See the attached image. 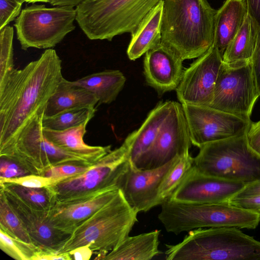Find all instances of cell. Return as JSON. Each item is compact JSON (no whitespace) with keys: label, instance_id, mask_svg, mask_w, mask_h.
Masks as SVG:
<instances>
[{"label":"cell","instance_id":"ab89813d","mask_svg":"<svg viewBox=\"0 0 260 260\" xmlns=\"http://www.w3.org/2000/svg\"><path fill=\"white\" fill-rule=\"evenodd\" d=\"M246 137L251 148L260 155V120L251 122Z\"/></svg>","mask_w":260,"mask_h":260},{"label":"cell","instance_id":"30bf717a","mask_svg":"<svg viewBox=\"0 0 260 260\" xmlns=\"http://www.w3.org/2000/svg\"><path fill=\"white\" fill-rule=\"evenodd\" d=\"M44 115L36 117L27 124L12 145L0 150V156L13 160L29 174L40 175L59 164L92 165L87 159L60 148L45 137L42 125Z\"/></svg>","mask_w":260,"mask_h":260},{"label":"cell","instance_id":"d4e9b609","mask_svg":"<svg viewBox=\"0 0 260 260\" xmlns=\"http://www.w3.org/2000/svg\"><path fill=\"white\" fill-rule=\"evenodd\" d=\"M160 231L127 237L115 249L106 254L105 260H149L159 255Z\"/></svg>","mask_w":260,"mask_h":260},{"label":"cell","instance_id":"e0dca14e","mask_svg":"<svg viewBox=\"0 0 260 260\" xmlns=\"http://www.w3.org/2000/svg\"><path fill=\"white\" fill-rule=\"evenodd\" d=\"M6 200L19 217L31 237L33 243L40 247L57 251L71 234L54 228L49 223L48 211L34 209L27 205L9 190L1 187Z\"/></svg>","mask_w":260,"mask_h":260},{"label":"cell","instance_id":"2e32d148","mask_svg":"<svg viewBox=\"0 0 260 260\" xmlns=\"http://www.w3.org/2000/svg\"><path fill=\"white\" fill-rule=\"evenodd\" d=\"M245 185L203 174L193 166L169 200L197 204L225 203Z\"/></svg>","mask_w":260,"mask_h":260},{"label":"cell","instance_id":"e575fe53","mask_svg":"<svg viewBox=\"0 0 260 260\" xmlns=\"http://www.w3.org/2000/svg\"><path fill=\"white\" fill-rule=\"evenodd\" d=\"M90 166V165H81L70 163L59 164L48 169L42 176L58 179L62 181L83 173Z\"/></svg>","mask_w":260,"mask_h":260},{"label":"cell","instance_id":"ee69618b","mask_svg":"<svg viewBox=\"0 0 260 260\" xmlns=\"http://www.w3.org/2000/svg\"><path fill=\"white\" fill-rule=\"evenodd\" d=\"M72 259L88 260L91 257L93 251L90 249L89 245L78 247L70 252Z\"/></svg>","mask_w":260,"mask_h":260},{"label":"cell","instance_id":"9a60e30c","mask_svg":"<svg viewBox=\"0 0 260 260\" xmlns=\"http://www.w3.org/2000/svg\"><path fill=\"white\" fill-rule=\"evenodd\" d=\"M180 156L157 168L139 169L131 164L122 177L119 189L128 205L138 213L160 205L158 192L167 173Z\"/></svg>","mask_w":260,"mask_h":260},{"label":"cell","instance_id":"f546056e","mask_svg":"<svg viewBox=\"0 0 260 260\" xmlns=\"http://www.w3.org/2000/svg\"><path fill=\"white\" fill-rule=\"evenodd\" d=\"M0 186L12 192L27 205L34 209L48 211L52 205L51 195L46 187L29 188L6 183H0Z\"/></svg>","mask_w":260,"mask_h":260},{"label":"cell","instance_id":"74e56055","mask_svg":"<svg viewBox=\"0 0 260 260\" xmlns=\"http://www.w3.org/2000/svg\"><path fill=\"white\" fill-rule=\"evenodd\" d=\"M228 203L242 209L260 212V195L240 198L233 197Z\"/></svg>","mask_w":260,"mask_h":260},{"label":"cell","instance_id":"8992f818","mask_svg":"<svg viewBox=\"0 0 260 260\" xmlns=\"http://www.w3.org/2000/svg\"><path fill=\"white\" fill-rule=\"evenodd\" d=\"M158 215L168 232L178 235L203 228L236 227L255 229L260 212L242 209L228 202L197 204L168 200Z\"/></svg>","mask_w":260,"mask_h":260},{"label":"cell","instance_id":"4dcf8cb0","mask_svg":"<svg viewBox=\"0 0 260 260\" xmlns=\"http://www.w3.org/2000/svg\"><path fill=\"white\" fill-rule=\"evenodd\" d=\"M0 229L15 238L34 244L22 221L8 204L2 191H0Z\"/></svg>","mask_w":260,"mask_h":260},{"label":"cell","instance_id":"bcb514c9","mask_svg":"<svg viewBox=\"0 0 260 260\" xmlns=\"http://www.w3.org/2000/svg\"><path fill=\"white\" fill-rule=\"evenodd\" d=\"M25 2L28 4H35L36 3H48L49 0H26Z\"/></svg>","mask_w":260,"mask_h":260},{"label":"cell","instance_id":"f6af8a7d","mask_svg":"<svg viewBox=\"0 0 260 260\" xmlns=\"http://www.w3.org/2000/svg\"><path fill=\"white\" fill-rule=\"evenodd\" d=\"M83 0H49L48 3L53 6H71L76 7Z\"/></svg>","mask_w":260,"mask_h":260},{"label":"cell","instance_id":"6da1fadb","mask_svg":"<svg viewBox=\"0 0 260 260\" xmlns=\"http://www.w3.org/2000/svg\"><path fill=\"white\" fill-rule=\"evenodd\" d=\"M63 78L61 60L50 48L0 80V150L12 145L27 124L44 114Z\"/></svg>","mask_w":260,"mask_h":260},{"label":"cell","instance_id":"7c38bea8","mask_svg":"<svg viewBox=\"0 0 260 260\" xmlns=\"http://www.w3.org/2000/svg\"><path fill=\"white\" fill-rule=\"evenodd\" d=\"M182 105L191 144L198 148L245 135L252 122L210 106Z\"/></svg>","mask_w":260,"mask_h":260},{"label":"cell","instance_id":"f35d334b","mask_svg":"<svg viewBox=\"0 0 260 260\" xmlns=\"http://www.w3.org/2000/svg\"><path fill=\"white\" fill-rule=\"evenodd\" d=\"M71 260L69 252L59 253L57 250L39 247L33 260Z\"/></svg>","mask_w":260,"mask_h":260},{"label":"cell","instance_id":"8d00e7d4","mask_svg":"<svg viewBox=\"0 0 260 260\" xmlns=\"http://www.w3.org/2000/svg\"><path fill=\"white\" fill-rule=\"evenodd\" d=\"M29 174L27 170L13 160L0 156V178H14Z\"/></svg>","mask_w":260,"mask_h":260},{"label":"cell","instance_id":"d590c367","mask_svg":"<svg viewBox=\"0 0 260 260\" xmlns=\"http://www.w3.org/2000/svg\"><path fill=\"white\" fill-rule=\"evenodd\" d=\"M22 4L16 0H0V30L19 16Z\"/></svg>","mask_w":260,"mask_h":260},{"label":"cell","instance_id":"52a82bcc","mask_svg":"<svg viewBox=\"0 0 260 260\" xmlns=\"http://www.w3.org/2000/svg\"><path fill=\"white\" fill-rule=\"evenodd\" d=\"M132 133L118 148L90 165L85 172L46 187L52 204L82 200L103 191L119 189L129 166Z\"/></svg>","mask_w":260,"mask_h":260},{"label":"cell","instance_id":"7402d4cb","mask_svg":"<svg viewBox=\"0 0 260 260\" xmlns=\"http://www.w3.org/2000/svg\"><path fill=\"white\" fill-rule=\"evenodd\" d=\"M164 0H160L146 15L131 34L126 53L135 60L161 43V27Z\"/></svg>","mask_w":260,"mask_h":260},{"label":"cell","instance_id":"7bdbcfd3","mask_svg":"<svg viewBox=\"0 0 260 260\" xmlns=\"http://www.w3.org/2000/svg\"><path fill=\"white\" fill-rule=\"evenodd\" d=\"M260 195V179L245 184L233 197L240 198Z\"/></svg>","mask_w":260,"mask_h":260},{"label":"cell","instance_id":"1f68e13d","mask_svg":"<svg viewBox=\"0 0 260 260\" xmlns=\"http://www.w3.org/2000/svg\"><path fill=\"white\" fill-rule=\"evenodd\" d=\"M39 246L15 238L0 229V248L16 260H33Z\"/></svg>","mask_w":260,"mask_h":260},{"label":"cell","instance_id":"b9f144b4","mask_svg":"<svg viewBox=\"0 0 260 260\" xmlns=\"http://www.w3.org/2000/svg\"><path fill=\"white\" fill-rule=\"evenodd\" d=\"M247 13L260 31V0H246Z\"/></svg>","mask_w":260,"mask_h":260},{"label":"cell","instance_id":"836d02e7","mask_svg":"<svg viewBox=\"0 0 260 260\" xmlns=\"http://www.w3.org/2000/svg\"><path fill=\"white\" fill-rule=\"evenodd\" d=\"M60 181L58 179L32 174L14 178H0V183L15 184L34 188H46Z\"/></svg>","mask_w":260,"mask_h":260},{"label":"cell","instance_id":"60d3db41","mask_svg":"<svg viewBox=\"0 0 260 260\" xmlns=\"http://www.w3.org/2000/svg\"><path fill=\"white\" fill-rule=\"evenodd\" d=\"M251 64L255 80L260 95V31L258 32Z\"/></svg>","mask_w":260,"mask_h":260},{"label":"cell","instance_id":"603a6c76","mask_svg":"<svg viewBox=\"0 0 260 260\" xmlns=\"http://www.w3.org/2000/svg\"><path fill=\"white\" fill-rule=\"evenodd\" d=\"M98 102V99L91 92L63 78L49 100L44 116H52L74 108H95Z\"/></svg>","mask_w":260,"mask_h":260},{"label":"cell","instance_id":"ba28073f","mask_svg":"<svg viewBox=\"0 0 260 260\" xmlns=\"http://www.w3.org/2000/svg\"><path fill=\"white\" fill-rule=\"evenodd\" d=\"M199 149L193 158L199 172L245 184L260 179V155L249 145L246 134L210 142Z\"/></svg>","mask_w":260,"mask_h":260},{"label":"cell","instance_id":"ffe728a7","mask_svg":"<svg viewBox=\"0 0 260 260\" xmlns=\"http://www.w3.org/2000/svg\"><path fill=\"white\" fill-rule=\"evenodd\" d=\"M88 121L78 126L62 131L43 127L45 137L60 148L81 156L91 164L111 151V146H91L85 143L83 138Z\"/></svg>","mask_w":260,"mask_h":260},{"label":"cell","instance_id":"5b68a950","mask_svg":"<svg viewBox=\"0 0 260 260\" xmlns=\"http://www.w3.org/2000/svg\"><path fill=\"white\" fill-rule=\"evenodd\" d=\"M160 1L83 0L76 7V21L89 39L110 41L134 32Z\"/></svg>","mask_w":260,"mask_h":260},{"label":"cell","instance_id":"cb8c5ba5","mask_svg":"<svg viewBox=\"0 0 260 260\" xmlns=\"http://www.w3.org/2000/svg\"><path fill=\"white\" fill-rule=\"evenodd\" d=\"M173 101L160 102L150 111L139 129L132 133L129 153L133 164L153 145L164 121L169 115Z\"/></svg>","mask_w":260,"mask_h":260},{"label":"cell","instance_id":"4316f807","mask_svg":"<svg viewBox=\"0 0 260 260\" xmlns=\"http://www.w3.org/2000/svg\"><path fill=\"white\" fill-rule=\"evenodd\" d=\"M258 34L256 26L247 13L242 26L223 54V63L233 67L250 63Z\"/></svg>","mask_w":260,"mask_h":260},{"label":"cell","instance_id":"ac0fdd59","mask_svg":"<svg viewBox=\"0 0 260 260\" xmlns=\"http://www.w3.org/2000/svg\"><path fill=\"white\" fill-rule=\"evenodd\" d=\"M181 57L161 43L145 53L144 74L148 85L162 95L176 90L183 73Z\"/></svg>","mask_w":260,"mask_h":260},{"label":"cell","instance_id":"7dc6e473","mask_svg":"<svg viewBox=\"0 0 260 260\" xmlns=\"http://www.w3.org/2000/svg\"><path fill=\"white\" fill-rule=\"evenodd\" d=\"M18 2L21 3V4H23L24 2H25L26 0H16Z\"/></svg>","mask_w":260,"mask_h":260},{"label":"cell","instance_id":"83f0119b","mask_svg":"<svg viewBox=\"0 0 260 260\" xmlns=\"http://www.w3.org/2000/svg\"><path fill=\"white\" fill-rule=\"evenodd\" d=\"M193 166V158L190 155L189 151L179 157L160 184L158 192L160 205L171 198Z\"/></svg>","mask_w":260,"mask_h":260},{"label":"cell","instance_id":"f1b7e54d","mask_svg":"<svg viewBox=\"0 0 260 260\" xmlns=\"http://www.w3.org/2000/svg\"><path fill=\"white\" fill-rule=\"evenodd\" d=\"M95 108L81 107L62 111L50 117H43V127L62 131L89 121L95 114Z\"/></svg>","mask_w":260,"mask_h":260},{"label":"cell","instance_id":"9c48e42d","mask_svg":"<svg viewBox=\"0 0 260 260\" xmlns=\"http://www.w3.org/2000/svg\"><path fill=\"white\" fill-rule=\"evenodd\" d=\"M76 10L71 6L47 7L35 4L22 10L15 20L17 38L23 50L50 49L75 28Z\"/></svg>","mask_w":260,"mask_h":260},{"label":"cell","instance_id":"5bb4252c","mask_svg":"<svg viewBox=\"0 0 260 260\" xmlns=\"http://www.w3.org/2000/svg\"><path fill=\"white\" fill-rule=\"evenodd\" d=\"M222 56L213 45L183 71L176 89L181 104L210 106Z\"/></svg>","mask_w":260,"mask_h":260},{"label":"cell","instance_id":"d6986e66","mask_svg":"<svg viewBox=\"0 0 260 260\" xmlns=\"http://www.w3.org/2000/svg\"><path fill=\"white\" fill-rule=\"evenodd\" d=\"M119 189L113 188L98 193L88 198L52 204L48 218L55 229L69 234L93 214L112 200Z\"/></svg>","mask_w":260,"mask_h":260},{"label":"cell","instance_id":"8fae6325","mask_svg":"<svg viewBox=\"0 0 260 260\" xmlns=\"http://www.w3.org/2000/svg\"><path fill=\"white\" fill-rule=\"evenodd\" d=\"M259 96L251 62L233 67L222 62L210 107L251 120Z\"/></svg>","mask_w":260,"mask_h":260},{"label":"cell","instance_id":"3957f363","mask_svg":"<svg viewBox=\"0 0 260 260\" xmlns=\"http://www.w3.org/2000/svg\"><path fill=\"white\" fill-rule=\"evenodd\" d=\"M166 246V260H260V241L236 227L192 230Z\"/></svg>","mask_w":260,"mask_h":260},{"label":"cell","instance_id":"d6a6232c","mask_svg":"<svg viewBox=\"0 0 260 260\" xmlns=\"http://www.w3.org/2000/svg\"><path fill=\"white\" fill-rule=\"evenodd\" d=\"M14 28L8 25L0 30V80L14 69Z\"/></svg>","mask_w":260,"mask_h":260},{"label":"cell","instance_id":"277c9868","mask_svg":"<svg viewBox=\"0 0 260 260\" xmlns=\"http://www.w3.org/2000/svg\"><path fill=\"white\" fill-rule=\"evenodd\" d=\"M138 213L128 205L119 189L112 200L74 230L58 252H69L89 245L98 254L94 259H102L129 236L138 220Z\"/></svg>","mask_w":260,"mask_h":260},{"label":"cell","instance_id":"4fadbf2b","mask_svg":"<svg viewBox=\"0 0 260 260\" xmlns=\"http://www.w3.org/2000/svg\"><path fill=\"white\" fill-rule=\"evenodd\" d=\"M191 144L182 105L173 101L153 145L132 165L142 170L159 168L189 151Z\"/></svg>","mask_w":260,"mask_h":260},{"label":"cell","instance_id":"7a4b0ae2","mask_svg":"<svg viewBox=\"0 0 260 260\" xmlns=\"http://www.w3.org/2000/svg\"><path fill=\"white\" fill-rule=\"evenodd\" d=\"M216 12L207 0H164L161 44L183 60L199 57L213 44Z\"/></svg>","mask_w":260,"mask_h":260},{"label":"cell","instance_id":"44dd1931","mask_svg":"<svg viewBox=\"0 0 260 260\" xmlns=\"http://www.w3.org/2000/svg\"><path fill=\"white\" fill-rule=\"evenodd\" d=\"M247 15L246 0H225L216 10L213 44L223 54L242 26Z\"/></svg>","mask_w":260,"mask_h":260},{"label":"cell","instance_id":"484cf974","mask_svg":"<svg viewBox=\"0 0 260 260\" xmlns=\"http://www.w3.org/2000/svg\"><path fill=\"white\" fill-rule=\"evenodd\" d=\"M126 78L119 70H107L85 76L73 81L93 93L98 104L114 101L123 89Z\"/></svg>","mask_w":260,"mask_h":260}]
</instances>
